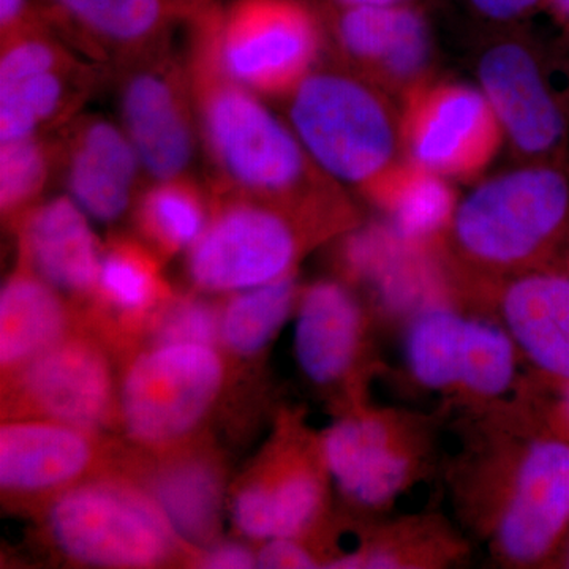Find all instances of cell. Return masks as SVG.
Returning <instances> with one entry per match:
<instances>
[{
    "instance_id": "6da1fadb",
    "label": "cell",
    "mask_w": 569,
    "mask_h": 569,
    "mask_svg": "<svg viewBox=\"0 0 569 569\" xmlns=\"http://www.w3.org/2000/svg\"><path fill=\"white\" fill-rule=\"evenodd\" d=\"M220 7L189 26L187 56L200 141L217 173L213 186L290 204L337 201L335 179L318 168L293 129L224 71L213 32Z\"/></svg>"
},
{
    "instance_id": "7a4b0ae2",
    "label": "cell",
    "mask_w": 569,
    "mask_h": 569,
    "mask_svg": "<svg viewBox=\"0 0 569 569\" xmlns=\"http://www.w3.org/2000/svg\"><path fill=\"white\" fill-rule=\"evenodd\" d=\"M451 223L462 252L479 264L568 272L567 168L537 163L479 183Z\"/></svg>"
},
{
    "instance_id": "3957f363",
    "label": "cell",
    "mask_w": 569,
    "mask_h": 569,
    "mask_svg": "<svg viewBox=\"0 0 569 569\" xmlns=\"http://www.w3.org/2000/svg\"><path fill=\"white\" fill-rule=\"evenodd\" d=\"M208 227L187 252V272L204 293H234L293 274L310 239L342 206H299L213 186Z\"/></svg>"
},
{
    "instance_id": "277c9868",
    "label": "cell",
    "mask_w": 569,
    "mask_h": 569,
    "mask_svg": "<svg viewBox=\"0 0 569 569\" xmlns=\"http://www.w3.org/2000/svg\"><path fill=\"white\" fill-rule=\"evenodd\" d=\"M59 552L99 568H152L171 559L179 539L144 489L118 478L78 482L47 512Z\"/></svg>"
},
{
    "instance_id": "5b68a950",
    "label": "cell",
    "mask_w": 569,
    "mask_h": 569,
    "mask_svg": "<svg viewBox=\"0 0 569 569\" xmlns=\"http://www.w3.org/2000/svg\"><path fill=\"white\" fill-rule=\"evenodd\" d=\"M288 97L291 129L329 178L366 190L395 167L391 118L361 81L312 70Z\"/></svg>"
},
{
    "instance_id": "8992f818",
    "label": "cell",
    "mask_w": 569,
    "mask_h": 569,
    "mask_svg": "<svg viewBox=\"0 0 569 569\" xmlns=\"http://www.w3.org/2000/svg\"><path fill=\"white\" fill-rule=\"evenodd\" d=\"M216 347L153 346L130 362L119 389V421L146 448H168L197 430L222 391Z\"/></svg>"
},
{
    "instance_id": "52a82bcc",
    "label": "cell",
    "mask_w": 569,
    "mask_h": 569,
    "mask_svg": "<svg viewBox=\"0 0 569 569\" xmlns=\"http://www.w3.org/2000/svg\"><path fill=\"white\" fill-rule=\"evenodd\" d=\"M213 32L224 71L258 96H288L321 50L320 21L305 0H231Z\"/></svg>"
},
{
    "instance_id": "ba28073f",
    "label": "cell",
    "mask_w": 569,
    "mask_h": 569,
    "mask_svg": "<svg viewBox=\"0 0 569 569\" xmlns=\"http://www.w3.org/2000/svg\"><path fill=\"white\" fill-rule=\"evenodd\" d=\"M123 132L151 181L186 178L200 141L187 58L162 48L114 74Z\"/></svg>"
},
{
    "instance_id": "9c48e42d",
    "label": "cell",
    "mask_w": 569,
    "mask_h": 569,
    "mask_svg": "<svg viewBox=\"0 0 569 569\" xmlns=\"http://www.w3.org/2000/svg\"><path fill=\"white\" fill-rule=\"evenodd\" d=\"M10 418H39L99 432L116 411L110 361L102 348L69 336L9 378Z\"/></svg>"
},
{
    "instance_id": "30bf717a",
    "label": "cell",
    "mask_w": 569,
    "mask_h": 569,
    "mask_svg": "<svg viewBox=\"0 0 569 569\" xmlns=\"http://www.w3.org/2000/svg\"><path fill=\"white\" fill-rule=\"evenodd\" d=\"M403 138L410 162L443 178H470L496 156L501 127L482 91L437 84L411 93Z\"/></svg>"
},
{
    "instance_id": "8fae6325",
    "label": "cell",
    "mask_w": 569,
    "mask_h": 569,
    "mask_svg": "<svg viewBox=\"0 0 569 569\" xmlns=\"http://www.w3.org/2000/svg\"><path fill=\"white\" fill-rule=\"evenodd\" d=\"M52 29L111 77L171 44L178 22L193 21L182 0H40Z\"/></svg>"
},
{
    "instance_id": "7c38bea8",
    "label": "cell",
    "mask_w": 569,
    "mask_h": 569,
    "mask_svg": "<svg viewBox=\"0 0 569 569\" xmlns=\"http://www.w3.org/2000/svg\"><path fill=\"white\" fill-rule=\"evenodd\" d=\"M569 531V441L539 438L523 451L496 531L498 552L511 563H541Z\"/></svg>"
},
{
    "instance_id": "4fadbf2b",
    "label": "cell",
    "mask_w": 569,
    "mask_h": 569,
    "mask_svg": "<svg viewBox=\"0 0 569 569\" xmlns=\"http://www.w3.org/2000/svg\"><path fill=\"white\" fill-rule=\"evenodd\" d=\"M481 91L512 144L538 163L563 164L569 116L535 56L519 43L490 48L479 63Z\"/></svg>"
},
{
    "instance_id": "5bb4252c",
    "label": "cell",
    "mask_w": 569,
    "mask_h": 569,
    "mask_svg": "<svg viewBox=\"0 0 569 569\" xmlns=\"http://www.w3.org/2000/svg\"><path fill=\"white\" fill-rule=\"evenodd\" d=\"M67 194L93 222L114 223L133 211L144 170L123 132L99 114H80L54 132Z\"/></svg>"
},
{
    "instance_id": "9a60e30c",
    "label": "cell",
    "mask_w": 569,
    "mask_h": 569,
    "mask_svg": "<svg viewBox=\"0 0 569 569\" xmlns=\"http://www.w3.org/2000/svg\"><path fill=\"white\" fill-rule=\"evenodd\" d=\"M99 460L93 433L39 418L0 427V488L14 498L61 493L78 485Z\"/></svg>"
},
{
    "instance_id": "2e32d148",
    "label": "cell",
    "mask_w": 569,
    "mask_h": 569,
    "mask_svg": "<svg viewBox=\"0 0 569 569\" xmlns=\"http://www.w3.org/2000/svg\"><path fill=\"white\" fill-rule=\"evenodd\" d=\"M14 228L20 238V263L59 293L93 299L103 246L88 213L69 194L41 200Z\"/></svg>"
},
{
    "instance_id": "e0dca14e",
    "label": "cell",
    "mask_w": 569,
    "mask_h": 569,
    "mask_svg": "<svg viewBox=\"0 0 569 569\" xmlns=\"http://www.w3.org/2000/svg\"><path fill=\"white\" fill-rule=\"evenodd\" d=\"M321 458L343 496L367 508L395 500L413 475V458L388 419L362 415L337 421L321 440Z\"/></svg>"
},
{
    "instance_id": "ac0fdd59",
    "label": "cell",
    "mask_w": 569,
    "mask_h": 569,
    "mask_svg": "<svg viewBox=\"0 0 569 569\" xmlns=\"http://www.w3.org/2000/svg\"><path fill=\"white\" fill-rule=\"evenodd\" d=\"M501 316L516 346L553 381H569V272L533 271L503 295Z\"/></svg>"
},
{
    "instance_id": "d6986e66",
    "label": "cell",
    "mask_w": 569,
    "mask_h": 569,
    "mask_svg": "<svg viewBox=\"0 0 569 569\" xmlns=\"http://www.w3.org/2000/svg\"><path fill=\"white\" fill-rule=\"evenodd\" d=\"M362 340V310L343 284L321 280L299 298L296 361L316 385H332L350 372Z\"/></svg>"
},
{
    "instance_id": "ffe728a7",
    "label": "cell",
    "mask_w": 569,
    "mask_h": 569,
    "mask_svg": "<svg viewBox=\"0 0 569 569\" xmlns=\"http://www.w3.org/2000/svg\"><path fill=\"white\" fill-rule=\"evenodd\" d=\"M108 71L81 58L0 84V142L58 132L96 92Z\"/></svg>"
},
{
    "instance_id": "44dd1931",
    "label": "cell",
    "mask_w": 569,
    "mask_h": 569,
    "mask_svg": "<svg viewBox=\"0 0 569 569\" xmlns=\"http://www.w3.org/2000/svg\"><path fill=\"white\" fill-rule=\"evenodd\" d=\"M336 33L351 59L376 67L389 80H415L429 61L426 22L407 6L340 7Z\"/></svg>"
},
{
    "instance_id": "7402d4cb",
    "label": "cell",
    "mask_w": 569,
    "mask_h": 569,
    "mask_svg": "<svg viewBox=\"0 0 569 569\" xmlns=\"http://www.w3.org/2000/svg\"><path fill=\"white\" fill-rule=\"evenodd\" d=\"M70 310L62 293L20 263L0 293V366L3 377L69 337Z\"/></svg>"
},
{
    "instance_id": "603a6c76",
    "label": "cell",
    "mask_w": 569,
    "mask_h": 569,
    "mask_svg": "<svg viewBox=\"0 0 569 569\" xmlns=\"http://www.w3.org/2000/svg\"><path fill=\"white\" fill-rule=\"evenodd\" d=\"M148 496L179 542L208 546L222 522L223 478L206 456H182L153 468L144 481Z\"/></svg>"
},
{
    "instance_id": "cb8c5ba5",
    "label": "cell",
    "mask_w": 569,
    "mask_h": 569,
    "mask_svg": "<svg viewBox=\"0 0 569 569\" xmlns=\"http://www.w3.org/2000/svg\"><path fill=\"white\" fill-rule=\"evenodd\" d=\"M323 507V486L312 468L293 466L268 481L236 493V529L250 539L296 538L305 533Z\"/></svg>"
},
{
    "instance_id": "d4e9b609",
    "label": "cell",
    "mask_w": 569,
    "mask_h": 569,
    "mask_svg": "<svg viewBox=\"0 0 569 569\" xmlns=\"http://www.w3.org/2000/svg\"><path fill=\"white\" fill-rule=\"evenodd\" d=\"M159 257L133 239L114 238L103 247L102 268L93 302L126 329L151 325L173 296L164 282Z\"/></svg>"
},
{
    "instance_id": "484cf974",
    "label": "cell",
    "mask_w": 569,
    "mask_h": 569,
    "mask_svg": "<svg viewBox=\"0 0 569 569\" xmlns=\"http://www.w3.org/2000/svg\"><path fill=\"white\" fill-rule=\"evenodd\" d=\"M211 193L192 176L151 181L138 194L133 219L149 249L170 258L197 244L211 217Z\"/></svg>"
},
{
    "instance_id": "4316f807",
    "label": "cell",
    "mask_w": 569,
    "mask_h": 569,
    "mask_svg": "<svg viewBox=\"0 0 569 569\" xmlns=\"http://www.w3.org/2000/svg\"><path fill=\"white\" fill-rule=\"evenodd\" d=\"M392 220V230L421 244L452 222L456 198L443 176L419 164H395L365 190Z\"/></svg>"
},
{
    "instance_id": "83f0119b",
    "label": "cell",
    "mask_w": 569,
    "mask_h": 569,
    "mask_svg": "<svg viewBox=\"0 0 569 569\" xmlns=\"http://www.w3.org/2000/svg\"><path fill=\"white\" fill-rule=\"evenodd\" d=\"M467 321L445 306L426 307L415 317L406 336V359L419 385L429 389L460 387Z\"/></svg>"
},
{
    "instance_id": "f1b7e54d",
    "label": "cell",
    "mask_w": 569,
    "mask_h": 569,
    "mask_svg": "<svg viewBox=\"0 0 569 569\" xmlns=\"http://www.w3.org/2000/svg\"><path fill=\"white\" fill-rule=\"evenodd\" d=\"M296 299L293 274L234 291L220 310V342L238 356L260 353L271 343Z\"/></svg>"
},
{
    "instance_id": "f546056e",
    "label": "cell",
    "mask_w": 569,
    "mask_h": 569,
    "mask_svg": "<svg viewBox=\"0 0 569 569\" xmlns=\"http://www.w3.org/2000/svg\"><path fill=\"white\" fill-rule=\"evenodd\" d=\"M58 173L54 134L0 142V212L14 227L43 200L52 176Z\"/></svg>"
},
{
    "instance_id": "4dcf8cb0",
    "label": "cell",
    "mask_w": 569,
    "mask_h": 569,
    "mask_svg": "<svg viewBox=\"0 0 569 569\" xmlns=\"http://www.w3.org/2000/svg\"><path fill=\"white\" fill-rule=\"evenodd\" d=\"M516 347L507 329L468 320L460 387L481 397L507 392L516 376Z\"/></svg>"
},
{
    "instance_id": "1f68e13d",
    "label": "cell",
    "mask_w": 569,
    "mask_h": 569,
    "mask_svg": "<svg viewBox=\"0 0 569 569\" xmlns=\"http://www.w3.org/2000/svg\"><path fill=\"white\" fill-rule=\"evenodd\" d=\"M153 346H216L220 340V310L197 296H171L151 325Z\"/></svg>"
},
{
    "instance_id": "d6a6232c",
    "label": "cell",
    "mask_w": 569,
    "mask_h": 569,
    "mask_svg": "<svg viewBox=\"0 0 569 569\" xmlns=\"http://www.w3.org/2000/svg\"><path fill=\"white\" fill-rule=\"evenodd\" d=\"M51 26L40 0H0V43Z\"/></svg>"
},
{
    "instance_id": "836d02e7",
    "label": "cell",
    "mask_w": 569,
    "mask_h": 569,
    "mask_svg": "<svg viewBox=\"0 0 569 569\" xmlns=\"http://www.w3.org/2000/svg\"><path fill=\"white\" fill-rule=\"evenodd\" d=\"M257 565L266 569L317 568V561L296 538L268 539L258 552Z\"/></svg>"
},
{
    "instance_id": "e575fe53",
    "label": "cell",
    "mask_w": 569,
    "mask_h": 569,
    "mask_svg": "<svg viewBox=\"0 0 569 569\" xmlns=\"http://www.w3.org/2000/svg\"><path fill=\"white\" fill-rule=\"evenodd\" d=\"M200 567L211 569H246L254 568L257 557L246 546L238 542H220L206 550L200 559Z\"/></svg>"
},
{
    "instance_id": "d590c367",
    "label": "cell",
    "mask_w": 569,
    "mask_h": 569,
    "mask_svg": "<svg viewBox=\"0 0 569 569\" xmlns=\"http://www.w3.org/2000/svg\"><path fill=\"white\" fill-rule=\"evenodd\" d=\"M475 9L492 20H512L533 10L542 0H471Z\"/></svg>"
},
{
    "instance_id": "8d00e7d4",
    "label": "cell",
    "mask_w": 569,
    "mask_h": 569,
    "mask_svg": "<svg viewBox=\"0 0 569 569\" xmlns=\"http://www.w3.org/2000/svg\"><path fill=\"white\" fill-rule=\"evenodd\" d=\"M560 385L559 397L552 410V432L569 441V381H556Z\"/></svg>"
},
{
    "instance_id": "74e56055",
    "label": "cell",
    "mask_w": 569,
    "mask_h": 569,
    "mask_svg": "<svg viewBox=\"0 0 569 569\" xmlns=\"http://www.w3.org/2000/svg\"><path fill=\"white\" fill-rule=\"evenodd\" d=\"M339 7H395L406 6L407 0H335Z\"/></svg>"
},
{
    "instance_id": "f35d334b",
    "label": "cell",
    "mask_w": 569,
    "mask_h": 569,
    "mask_svg": "<svg viewBox=\"0 0 569 569\" xmlns=\"http://www.w3.org/2000/svg\"><path fill=\"white\" fill-rule=\"evenodd\" d=\"M186 3L187 9L190 10L193 18L201 17V14L208 13L213 7L219 6V0H182Z\"/></svg>"
},
{
    "instance_id": "ab89813d",
    "label": "cell",
    "mask_w": 569,
    "mask_h": 569,
    "mask_svg": "<svg viewBox=\"0 0 569 569\" xmlns=\"http://www.w3.org/2000/svg\"><path fill=\"white\" fill-rule=\"evenodd\" d=\"M549 10L569 28V0H542Z\"/></svg>"
},
{
    "instance_id": "60d3db41",
    "label": "cell",
    "mask_w": 569,
    "mask_h": 569,
    "mask_svg": "<svg viewBox=\"0 0 569 569\" xmlns=\"http://www.w3.org/2000/svg\"><path fill=\"white\" fill-rule=\"evenodd\" d=\"M561 567L569 568V531L563 542V552H561Z\"/></svg>"
},
{
    "instance_id": "b9f144b4",
    "label": "cell",
    "mask_w": 569,
    "mask_h": 569,
    "mask_svg": "<svg viewBox=\"0 0 569 569\" xmlns=\"http://www.w3.org/2000/svg\"><path fill=\"white\" fill-rule=\"evenodd\" d=\"M568 272H569V257H568Z\"/></svg>"
}]
</instances>
